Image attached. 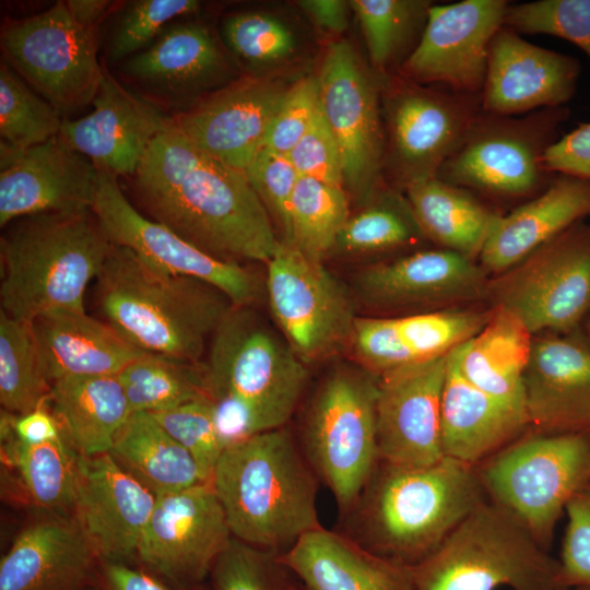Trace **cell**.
<instances>
[{"instance_id": "46", "label": "cell", "mask_w": 590, "mask_h": 590, "mask_svg": "<svg viewBox=\"0 0 590 590\" xmlns=\"http://www.w3.org/2000/svg\"><path fill=\"white\" fill-rule=\"evenodd\" d=\"M278 554L234 538L209 575V590H297Z\"/></svg>"}, {"instance_id": "52", "label": "cell", "mask_w": 590, "mask_h": 590, "mask_svg": "<svg viewBox=\"0 0 590 590\" xmlns=\"http://www.w3.org/2000/svg\"><path fill=\"white\" fill-rule=\"evenodd\" d=\"M320 108L318 78L291 84L269 126L262 148L287 155L310 127Z\"/></svg>"}, {"instance_id": "28", "label": "cell", "mask_w": 590, "mask_h": 590, "mask_svg": "<svg viewBox=\"0 0 590 590\" xmlns=\"http://www.w3.org/2000/svg\"><path fill=\"white\" fill-rule=\"evenodd\" d=\"M99 559L75 519L27 526L0 559V590H87Z\"/></svg>"}, {"instance_id": "17", "label": "cell", "mask_w": 590, "mask_h": 590, "mask_svg": "<svg viewBox=\"0 0 590 590\" xmlns=\"http://www.w3.org/2000/svg\"><path fill=\"white\" fill-rule=\"evenodd\" d=\"M408 82L387 99L390 165L403 189L436 177L482 111L481 95Z\"/></svg>"}, {"instance_id": "61", "label": "cell", "mask_w": 590, "mask_h": 590, "mask_svg": "<svg viewBox=\"0 0 590 590\" xmlns=\"http://www.w3.org/2000/svg\"><path fill=\"white\" fill-rule=\"evenodd\" d=\"M588 337L590 338V318L587 323Z\"/></svg>"}, {"instance_id": "36", "label": "cell", "mask_w": 590, "mask_h": 590, "mask_svg": "<svg viewBox=\"0 0 590 590\" xmlns=\"http://www.w3.org/2000/svg\"><path fill=\"white\" fill-rule=\"evenodd\" d=\"M155 496L208 482L191 455L149 413H132L109 452Z\"/></svg>"}, {"instance_id": "22", "label": "cell", "mask_w": 590, "mask_h": 590, "mask_svg": "<svg viewBox=\"0 0 590 590\" xmlns=\"http://www.w3.org/2000/svg\"><path fill=\"white\" fill-rule=\"evenodd\" d=\"M523 391L529 432L590 435V339L580 330L533 335Z\"/></svg>"}, {"instance_id": "42", "label": "cell", "mask_w": 590, "mask_h": 590, "mask_svg": "<svg viewBox=\"0 0 590 590\" xmlns=\"http://www.w3.org/2000/svg\"><path fill=\"white\" fill-rule=\"evenodd\" d=\"M63 118L5 62L0 64V149L22 151L59 135Z\"/></svg>"}, {"instance_id": "37", "label": "cell", "mask_w": 590, "mask_h": 590, "mask_svg": "<svg viewBox=\"0 0 590 590\" xmlns=\"http://www.w3.org/2000/svg\"><path fill=\"white\" fill-rule=\"evenodd\" d=\"M132 413H157L208 396L204 366L144 353L118 375Z\"/></svg>"}, {"instance_id": "13", "label": "cell", "mask_w": 590, "mask_h": 590, "mask_svg": "<svg viewBox=\"0 0 590 590\" xmlns=\"http://www.w3.org/2000/svg\"><path fill=\"white\" fill-rule=\"evenodd\" d=\"M267 266L272 314L285 341L306 365L352 343L356 320L352 302L321 261L280 240Z\"/></svg>"}, {"instance_id": "45", "label": "cell", "mask_w": 590, "mask_h": 590, "mask_svg": "<svg viewBox=\"0 0 590 590\" xmlns=\"http://www.w3.org/2000/svg\"><path fill=\"white\" fill-rule=\"evenodd\" d=\"M503 26L518 34L568 40L590 59V0H538L508 4Z\"/></svg>"}, {"instance_id": "23", "label": "cell", "mask_w": 590, "mask_h": 590, "mask_svg": "<svg viewBox=\"0 0 590 590\" xmlns=\"http://www.w3.org/2000/svg\"><path fill=\"white\" fill-rule=\"evenodd\" d=\"M580 72L577 58L531 44L503 26L488 49L482 110L514 116L566 106L576 94Z\"/></svg>"}, {"instance_id": "2", "label": "cell", "mask_w": 590, "mask_h": 590, "mask_svg": "<svg viewBox=\"0 0 590 590\" xmlns=\"http://www.w3.org/2000/svg\"><path fill=\"white\" fill-rule=\"evenodd\" d=\"M487 498L477 468L448 457L422 468L378 461L344 533L381 556L415 566Z\"/></svg>"}, {"instance_id": "30", "label": "cell", "mask_w": 590, "mask_h": 590, "mask_svg": "<svg viewBox=\"0 0 590 590\" xmlns=\"http://www.w3.org/2000/svg\"><path fill=\"white\" fill-rule=\"evenodd\" d=\"M587 216L590 180L556 174L540 194L497 216L479 264L488 276L500 274Z\"/></svg>"}, {"instance_id": "44", "label": "cell", "mask_w": 590, "mask_h": 590, "mask_svg": "<svg viewBox=\"0 0 590 590\" xmlns=\"http://www.w3.org/2000/svg\"><path fill=\"white\" fill-rule=\"evenodd\" d=\"M491 308L417 312L396 317L399 334L416 362L447 355L475 337L485 326Z\"/></svg>"}, {"instance_id": "18", "label": "cell", "mask_w": 590, "mask_h": 590, "mask_svg": "<svg viewBox=\"0 0 590 590\" xmlns=\"http://www.w3.org/2000/svg\"><path fill=\"white\" fill-rule=\"evenodd\" d=\"M506 0H463L432 4L423 34L401 66L415 83L481 95L491 42L503 27Z\"/></svg>"}, {"instance_id": "32", "label": "cell", "mask_w": 590, "mask_h": 590, "mask_svg": "<svg viewBox=\"0 0 590 590\" xmlns=\"http://www.w3.org/2000/svg\"><path fill=\"white\" fill-rule=\"evenodd\" d=\"M527 430L524 417L499 404L463 376L457 347L447 354L441 394L445 457L477 467Z\"/></svg>"}, {"instance_id": "55", "label": "cell", "mask_w": 590, "mask_h": 590, "mask_svg": "<svg viewBox=\"0 0 590 590\" xmlns=\"http://www.w3.org/2000/svg\"><path fill=\"white\" fill-rule=\"evenodd\" d=\"M544 164L554 174L590 180V122H580L560 135L546 150Z\"/></svg>"}, {"instance_id": "49", "label": "cell", "mask_w": 590, "mask_h": 590, "mask_svg": "<svg viewBox=\"0 0 590 590\" xmlns=\"http://www.w3.org/2000/svg\"><path fill=\"white\" fill-rule=\"evenodd\" d=\"M229 49L252 64L279 62L292 55L295 37L279 19L260 12L228 16L222 27Z\"/></svg>"}, {"instance_id": "31", "label": "cell", "mask_w": 590, "mask_h": 590, "mask_svg": "<svg viewBox=\"0 0 590 590\" xmlns=\"http://www.w3.org/2000/svg\"><path fill=\"white\" fill-rule=\"evenodd\" d=\"M32 324L50 384L71 377L115 376L146 353L85 310L49 312Z\"/></svg>"}, {"instance_id": "57", "label": "cell", "mask_w": 590, "mask_h": 590, "mask_svg": "<svg viewBox=\"0 0 590 590\" xmlns=\"http://www.w3.org/2000/svg\"><path fill=\"white\" fill-rule=\"evenodd\" d=\"M13 432L19 440L28 445H37L62 437L63 430L47 403L35 410L16 415L13 421Z\"/></svg>"}, {"instance_id": "5", "label": "cell", "mask_w": 590, "mask_h": 590, "mask_svg": "<svg viewBox=\"0 0 590 590\" xmlns=\"http://www.w3.org/2000/svg\"><path fill=\"white\" fill-rule=\"evenodd\" d=\"M95 300L104 321L133 346L191 363L234 307L216 287L162 272L114 244L95 279Z\"/></svg>"}, {"instance_id": "20", "label": "cell", "mask_w": 590, "mask_h": 590, "mask_svg": "<svg viewBox=\"0 0 590 590\" xmlns=\"http://www.w3.org/2000/svg\"><path fill=\"white\" fill-rule=\"evenodd\" d=\"M290 86L268 76L233 80L170 117V121L204 153L245 172L263 146Z\"/></svg>"}, {"instance_id": "12", "label": "cell", "mask_w": 590, "mask_h": 590, "mask_svg": "<svg viewBox=\"0 0 590 590\" xmlns=\"http://www.w3.org/2000/svg\"><path fill=\"white\" fill-rule=\"evenodd\" d=\"M4 61L61 116L92 104L103 76L95 30L79 24L66 2L8 23Z\"/></svg>"}, {"instance_id": "35", "label": "cell", "mask_w": 590, "mask_h": 590, "mask_svg": "<svg viewBox=\"0 0 590 590\" xmlns=\"http://www.w3.org/2000/svg\"><path fill=\"white\" fill-rule=\"evenodd\" d=\"M405 199L424 236L470 260L479 257L500 213L467 189L437 177L405 187Z\"/></svg>"}, {"instance_id": "60", "label": "cell", "mask_w": 590, "mask_h": 590, "mask_svg": "<svg viewBox=\"0 0 590 590\" xmlns=\"http://www.w3.org/2000/svg\"><path fill=\"white\" fill-rule=\"evenodd\" d=\"M564 590H590V587H573V588H566Z\"/></svg>"}, {"instance_id": "24", "label": "cell", "mask_w": 590, "mask_h": 590, "mask_svg": "<svg viewBox=\"0 0 590 590\" xmlns=\"http://www.w3.org/2000/svg\"><path fill=\"white\" fill-rule=\"evenodd\" d=\"M155 502L109 452L81 456L74 519L99 560L135 558Z\"/></svg>"}, {"instance_id": "51", "label": "cell", "mask_w": 590, "mask_h": 590, "mask_svg": "<svg viewBox=\"0 0 590 590\" xmlns=\"http://www.w3.org/2000/svg\"><path fill=\"white\" fill-rule=\"evenodd\" d=\"M351 344L362 367L377 377L416 362L399 334L396 317L356 318Z\"/></svg>"}, {"instance_id": "6", "label": "cell", "mask_w": 590, "mask_h": 590, "mask_svg": "<svg viewBox=\"0 0 590 590\" xmlns=\"http://www.w3.org/2000/svg\"><path fill=\"white\" fill-rule=\"evenodd\" d=\"M0 239V306L33 323L60 310H85L84 296L113 244L92 211L13 221Z\"/></svg>"}, {"instance_id": "27", "label": "cell", "mask_w": 590, "mask_h": 590, "mask_svg": "<svg viewBox=\"0 0 590 590\" xmlns=\"http://www.w3.org/2000/svg\"><path fill=\"white\" fill-rule=\"evenodd\" d=\"M123 72L150 95L172 104L225 86L233 69L206 26L179 23L128 58Z\"/></svg>"}, {"instance_id": "3", "label": "cell", "mask_w": 590, "mask_h": 590, "mask_svg": "<svg viewBox=\"0 0 590 590\" xmlns=\"http://www.w3.org/2000/svg\"><path fill=\"white\" fill-rule=\"evenodd\" d=\"M318 483L287 426L224 449L211 477L232 536L278 555L321 527Z\"/></svg>"}, {"instance_id": "11", "label": "cell", "mask_w": 590, "mask_h": 590, "mask_svg": "<svg viewBox=\"0 0 590 590\" xmlns=\"http://www.w3.org/2000/svg\"><path fill=\"white\" fill-rule=\"evenodd\" d=\"M486 299L516 315L533 335L579 330L590 312V223L573 224L489 278Z\"/></svg>"}, {"instance_id": "47", "label": "cell", "mask_w": 590, "mask_h": 590, "mask_svg": "<svg viewBox=\"0 0 590 590\" xmlns=\"http://www.w3.org/2000/svg\"><path fill=\"white\" fill-rule=\"evenodd\" d=\"M151 415L191 455L204 479L211 482L214 468L224 451L211 398L203 396Z\"/></svg>"}, {"instance_id": "56", "label": "cell", "mask_w": 590, "mask_h": 590, "mask_svg": "<svg viewBox=\"0 0 590 590\" xmlns=\"http://www.w3.org/2000/svg\"><path fill=\"white\" fill-rule=\"evenodd\" d=\"M96 583L97 590H202L178 587L142 566L122 560H99Z\"/></svg>"}, {"instance_id": "34", "label": "cell", "mask_w": 590, "mask_h": 590, "mask_svg": "<svg viewBox=\"0 0 590 590\" xmlns=\"http://www.w3.org/2000/svg\"><path fill=\"white\" fill-rule=\"evenodd\" d=\"M49 402L64 436L84 457L110 452L132 414L117 375L57 380Z\"/></svg>"}, {"instance_id": "4", "label": "cell", "mask_w": 590, "mask_h": 590, "mask_svg": "<svg viewBox=\"0 0 590 590\" xmlns=\"http://www.w3.org/2000/svg\"><path fill=\"white\" fill-rule=\"evenodd\" d=\"M203 366L224 449L286 426L308 380L307 365L249 307L222 320Z\"/></svg>"}, {"instance_id": "40", "label": "cell", "mask_w": 590, "mask_h": 590, "mask_svg": "<svg viewBox=\"0 0 590 590\" xmlns=\"http://www.w3.org/2000/svg\"><path fill=\"white\" fill-rule=\"evenodd\" d=\"M11 450L24 486L38 507L54 511L74 507L81 455L64 435L37 445L24 444L15 436Z\"/></svg>"}, {"instance_id": "41", "label": "cell", "mask_w": 590, "mask_h": 590, "mask_svg": "<svg viewBox=\"0 0 590 590\" xmlns=\"http://www.w3.org/2000/svg\"><path fill=\"white\" fill-rule=\"evenodd\" d=\"M350 5L362 26L373 64L386 70L403 58L416 35L422 36L432 3L421 0H353Z\"/></svg>"}, {"instance_id": "50", "label": "cell", "mask_w": 590, "mask_h": 590, "mask_svg": "<svg viewBox=\"0 0 590 590\" xmlns=\"http://www.w3.org/2000/svg\"><path fill=\"white\" fill-rule=\"evenodd\" d=\"M245 173L285 240L290 228V203L299 178L297 170L287 155L261 148Z\"/></svg>"}, {"instance_id": "10", "label": "cell", "mask_w": 590, "mask_h": 590, "mask_svg": "<svg viewBox=\"0 0 590 590\" xmlns=\"http://www.w3.org/2000/svg\"><path fill=\"white\" fill-rule=\"evenodd\" d=\"M476 468L487 498L548 550L568 503L590 486V435L527 430Z\"/></svg>"}, {"instance_id": "16", "label": "cell", "mask_w": 590, "mask_h": 590, "mask_svg": "<svg viewBox=\"0 0 590 590\" xmlns=\"http://www.w3.org/2000/svg\"><path fill=\"white\" fill-rule=\"evenodd\" d=\"M318 85L321 113L341 153L344 181L365 202L385 163L378 91L346 42L328 47Z\"/></svg>"}, {"instance_id": "8", "label": "cell", "mask_w": 590, "mask_h": 590, "mask_svg": "<svg viewBox=\"0 0 590 590\" xmlns=\"http://www.w3.org/2000/svg\"><path fill=\"white\" fill-rule=\"evenodd\" d=\"M569 116L567 106L522 117L482 110L436 177L469 190L488 205L489 201L520 205L540 194L555 177L545 167L544 154L560 137Z\"/></svg>"}, {"instance_id": "29", "label": "cell", "mask_w": 590, "mask_h": 590, "mask_svg": "<svg viewBox=\"0 0 590 590\" xmlns=\"http://www.w3.org/2000/svg\"><path fill=\"white\" fill-rule=\"evenodd\" d=\"M278 559L303 590H416L411 566L322 526L303 535Z\"/></svg>"}, {"instance_id": "48", "label": "cell", "mask_w": 590, "mask_h": 590, "mask_svg": "<svg viewBox=\"0 0 590 590\" xmlns=\"http://www.w3.org/2000/svg\"><path fill=\"white\" fill-rule=\"evenodd\" d=\"M199 8L200 3L196 0H137L128 3L111 36L110 60H127L142 51L172 20L196 12Z\"/></svg>"}, {"instance_id": "1", "label": "cell", "mask_w": 590, "mask_h": 590, "mask_svg": "<svg viewBox=\"0 0 590 590\" xmlns=\"http://www.w3.org/2000/svg\"><path fill=\"white\" fill-rule=\"evenodd\" d=\"M130 179L145 216L221 260L267 264L280 244L246 173L204 153L170 117Z\"/></svg>"}, {"instance_id": "58", "label": "cell", "mask_w": 590, "mask_h": 590, "mask_svg": "<svg viewBox=\"0 0 590 590\" xmlns=\"http://www.w3.org/2000/svg\"><path fill=\"white\" fill-rule=\"evenodd\" d=\"M298 5L321 30L341 33L347 26L350 3L342 0H303Z\"/></svg>"}, {"instance_id": "7", "label": "cell", "mask_w": 590, "mask_h": 590, "mask_svg": "<svg viewBox=\"0 0 590 590\" xmlns=\"http://www.w3.org/2000/svg\"><path fill=\"white\" fill-rule=\"evenodd\" d=\"M416 590H564L559 562L511 511L486 498L422 562Z\"/></svg>"}, {"instance_id": "26", "label": "cell", "mask_w": 590, "mask_h": 590, "mask_svg": "<svg viewBox=\"0 0 590 590\" xmlns=\"http://www.w3.org/2000/svg\"><path fill=\"white\" fill-rule=\"evenodd\" d=\"M489 278L479 262L444 248L380 262L357 276V293L379 309L455 308L486 298Z\"/></svg>"}, {"instance_id": "54", "label": "cell", "mask_w": 590, "mask_h": 590, "mask_svg": "<svg viewBox=\"0 0 590 590\" xmlns=\"http://www.w3.org/2000/svg\"><path fill=\"white\" fill-rule=\"evenodd\" d=\"M559 562L564 588L590 587V486L567 505Z\"/></svg>"}, {"instance_id": "62", "label": "cell", "mask_w": 590, "mask_h": 590, "mask_svg": "<svg viewBox=\"0 0 590 590\" xmlns=\"http://www.w3.org/2000/svg\"><path fill=\"white\" fill-rule=\"evenodd\" d=\"M297 590H300V589H297Z\"/></svg>"}, {"instance_id": "38", "label": "cell", "mask_w": 590, "mask_h": 590, "mask_svg": "<svg viewBox=\"0 0 590 590\" xmlns=\"http://www.w3.org/2000/svg\"><path fill=\"white\" fill-rule=\"evenodd\" d=\"M51 384L39 357L33 324L0 310V403L13 415L49 402Z\"/></svg>"}, {"instance_id": "9", "label": "cell", "mask_w": 590, "mask_h": 590, "mask_svg": "<svg viewBox=\"0 0 590 590\" xmlns=\"http://www.w3.org/2000/svg\"><path fill=\"white\" fill-rule=\"evenodd\" d=\"M378 377L340 366L316 389L306 411L299 446L346 512L378 463L376 401Z\"/></svg>"}, {"instance_id": "43", "label": "cell", "mask_w": 590, "mask_h": 590, "mask_svg": "<svg viewBox=\"0 0 590 590\" xmlns=\"http://www.w3.org/2000/svg\"><path fill=\"white\" fill-rule=\"evenodd\" d=\"M425 237L405 198L389 192L349 217L333 250L373 252L396 249Z\"/></svg>"}, {"instance_id": "39", "label": "cell", "mask_w": 590, "mask_h": 590, "mask_svg": "<svg viewBox=\"0 0 590 590\" xmlns=\"http://www.w3.org/2000/svg\"><path fill=\"white\" fill-rule=\"evenodd\" d=\"M349 217L342 187L299 176L290 203L288 235L282 241L321 261L334 249Z\"/></svg>"}, {"instance_id": "14", "label": "cell", "mask_w": 590, "mask_h": 590, "mask_svg": "<svg viewBox=\"0 0 590 590\" xmlns=\"http://www.w3.org/2000/svg\"><path fill=\"white\" fill-rule=\"evenodd\" d=\"M97 169L91 210L111 244L128 248L162 272L198 279L216 287L236 307H250L257 300L259 283L248 268L221 260L145 216L126 197L117 176Z\"/></svg>"}, {"instance_id": "53", "label": "cell", "mask_w": 590, "mask_h": 590, "mask_svg": "<svg viewBox=\"0 0 590 590\" xmlns=\"http://www.w3.org/2000/svg\"><path fill=\"white\" fill-rule=\"evenodd\" d=\"M287 156L299 176L342 187L344 177L341 153L320 108Z\"/></svg>"}, {"instance_id": "33", "label": "cell", "mask_w": 590, "mask_h": 590, "mask_svg": "<svg viewBox=\"0 0 590 590\" xmlns=\"http://www.w3.org/2000/svg\"><path fill=\"white\" fill-rule=\"evenodd\" d=\"M489 308V318L481 331L457 347L458 365L473 386L527 421L523 375L533 334L512 312Z\"/></svg>"}, {"instance_id": "21", "label": "cell", "mask_w": 590, "mask_h": 590, "mask_svg": "<svg viewBox=\"0 0 590 590\" xmlns=\"http://www.w3.org/2000/svg\"><path fill=\"white\" fill-rule=\"evenodd\" d=\"M98 169L60 135L22 151L0 149V226L43 213L92 211Z\"/></svg>"}, {"instance_id": "19", "label": "cell", "mask_w": 590, "mask_h": 590, "mask_svg": "<svg viewBox=\"0 0 590 590\" xmlns=\"http://www.w3.org/2000/svg\"><path fill=\"white\" fill-rule=\"evenodd\" d=\"M447 355L415 362L378 377V461L422 468L445 458L441 394Z\"/></svg>"}, {"instance_id": "59", "label": "cell", "mask_w": 590, "mask_h": 590, "mask_svg": "<svg viewBox=\"0 0 590 590\" xmlns=\"http://www.w3.org/2000/svg\"><path fill=\"white\" fill-rule=\"evenodd\" d=\"M64 2L72 17L90 30H96V25L113 5L107 0H68Z\"/></svg>"}, {"instance_id": "63", "label": "cell", "mask_w": 590, "mask_h": 590, "mask_svg": "<svg viewBox=\"0 0 590 590\" xmlns=\"http://www.w3.org/2000/svg\"><path fill=\"white\" fill-rule=\"evenodd\" d=\"M300 590H303V589H300Z\"/></svg>"}, {"instance_id": "15", "label": "cell", "mask_w": 590, "mask_h": 590, "mask_svg": "<svg viewBox=\"0 0 590 590\" xmlns=\"http://www.w3.org/2000/svg\"><path fill=\"white\" fill-rule=\"evenodd\" d=\"M232 538L211 482L202 483L156 496L135 558L173 585L197 588Z\"/></svg>"}, {"instance_id": "25", "label": "cell", "mask_w": 590, "mask_h": 590, "mask_svg": "<svg viewBox=\"0 0 590 590\" xmlns=\"http://www.w3.org/2000/svg\"><path fill=\"white\" fill-rule=\"evenodd\" d=\"M92 105L80 119L63 118L59 135L96 167L130 178L169 117L125 88L105 68Z\"/></svg>"}]
</instances>
